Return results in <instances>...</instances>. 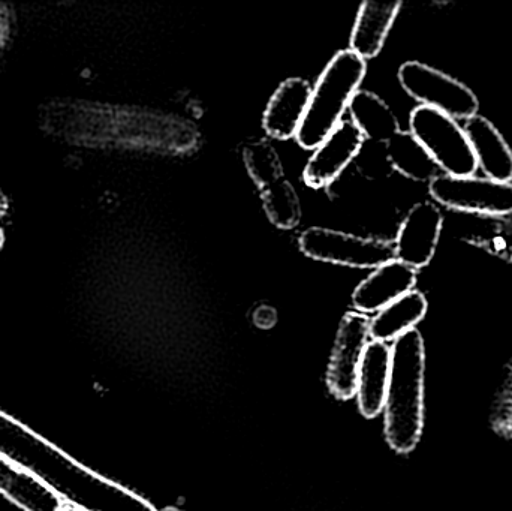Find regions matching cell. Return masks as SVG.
Masks as SVG:
<instances>
[{
    "label": "cell",
    "instance_id": "6da1fadb",
    "mask_svg": "<svg viewBox=\"0 0 512 511\" xmlns=\"http://www.w3.org/2000/svg\"><path fill=\"white\" fill-rule=\"evenodd\" d=\"M0 453L29 471L69 506L86 511H158L146 498L84 467L0 410Z\"/></svg>",
    "mask_w": 512,
    "mask_h": 511
},
{
    "label": "cell",
    "instance_id": "7a4b0ae2",
    "mask_svg": "<svg viewBox=\"0 0 512 511\" xmlns=\"http://www.w3.org/2000/svg\"><path fill=\"white\" fill-rule=\"evenodd\" d=\"M426 350L421 333L409 330L391 347V374L385 399V437L397 453L417 447L424 425Z\"/></svg>",
    "mask_w": 512,
    "mask_h": 511
},
{
    "label": "cell",
    "instance_id": "3957f363",
    "mask_svg": "<svg viewBox=\"0 0 512 511\" xmlns=\"http://www.w3.org/2000/svg\"><path fill=\"white\" fill-rule=\"evenodd\" d=\"M366 71V60L351 50L339 51L325 66L295 137L303 149L315 150L339 126Z\"/></svg>",
    "mask_w": 512,
    "mask_h": 511
},
{
    "label": "cell",
    "instance_id": "277c9868",
    "mask_svg": "<svg viewBox=\"0 0 512 511\" xmlns=\"http://www.w3.org/2000/svg\"><path fill=\"white\" fill-rule=\"evenodd\" d=\"M412 135L426 147L438 167L448 176H474L477 159L465 129L453 117L433 110L415 108L409 119Z\"/></svg>",
    "mask_w": 512,
    "mask_h": 511
},
{
    "label": "cell",
    "instance_id": "5b68a950",
    "mask_svg": "<svg viewBox=\"0 0 512 511\" xmlns=\"http://www.w3.org/2000/svg\"><path fill=\"white\" fill-rule=\"evenodd\" d=\"M298 246L312 260L354 269H378L382 264L396 260L394 243L331 228H307L298 237Z\"/></svg>",
    "mask_w": 512,
    "mask_h": 511
},
{
    "label": "cell",
    "instance_id": "8992f818",
    "mask_svg": "<svg viewBox=\"0 0 512 511\" xmlns=\"http://www.w3.org/2000/svg\"><path fill=\"white\" fill-rule=\"evenodd\" d=\"M399 81L405 92L424 107L441 111L453 119H471L480 101L466 84L426 63L406 62L400 66Z\"/></svg>",
    "mask_w": 512,
    "mask_h": 511
},
{
    "label": "cell",
    "instance_id": "52a82bcc",
    "mask_svg": "<svg viewBox=\"0 0 512 511\" xmlns=\"http://www.w3.org/2000/svg\"><path fill=\"white\" fill-rule=\"evenodd\" d=\"M433 200L459 212L484 216L512 213V183L475 176L439 174L430 182Z\"/></svg>",
    "mask_w": 512,
    "mask_h": 511
},
{
    "label": "cell",
    "instance_id": "ba28073f",
    "mask_svg": "<svg viewBox=\"0 0 512 511\" xmlns=\"http://www.w3.org/2000/svg\"><path fill=\"white\" fill-rule=\"evenodd\" d=\"M369 327V318L360 312H348L340 323L327 372L328 389L340 401L357 395L358 372L369 344Z\"/></svg>",
    "mask_w": 512,
    "mask_h": 511
},
{
    "label": "cell",
    "instance_id": "9c48e42d",
    "mask_svg": "<svg viewBox=\"0 0 512 511\" xmlns=\"http://www.w3.org/2000/svg\"><path fill=\"white\" fill-rule=\"evenodd\" d=\"M441 210L430 203L415 204L400 225L394 240V257L406 266L418 270L426 267L435 257L442 233Z\"/></svg>",
    "mask_w": 512,
    "mask_h": 511
},
{
    "label": "cell",
    "instance_id": "30bf717a",
    "mask_svg": "<svg viewBox=\"0 0 512 511\" xmlns=\"http://www.w3.org/2000/svg\"><path fill=\"white\" fill-rule=\"evenodd\" d=\"M364 135L352 120H342L316 147L307 161L303 179L313 189L331 185L363 149Z\"/></svg>",
    "mask_w": 512,
    "mask_h": 511
},
{
    "label": "cell",
    "instance_id": "8fae6325",
    "mask_svg": "<svg viewBox=\"0 0 512 511\" xmlns=\"http://www.w3.org/2000/svg\"><path fill=\"white\" fill-rule=\"evenodd\" d=\"M417 270L399 260H391L373 270L352 294V305L360 314H373L414 290Z\"/></svg>",
    "mask_w": 512,
    "mask_h": 511
},
{
    "label": "cell",
    "instance_id": "7c38bea8",
    "mask_svg": "<svg viewBox=\"0 0 512 511\" xmlns=\"http://www.w3.org/2000/svg\"><path fill=\"white\" fill-rule=\"evenodd\" d=\"M310 96L312 87L303 78H289L283 81L265 108L262 117L265 132L276 140H291L297 137L309 107Z\"/></svg>",
    "mask_w": 512,
    "mask_h": 511
},
{
    "label": "cell",
    "instance_id": "4fadbf2b",
    "mask_svg": "<svg viewBox=\"0 0 512 511\" xmlns=\"http://www.w3.org/2000/svg\"><path fill=\"white\" fill-rule=\"evenodd\" d=\"M465 132L474 150L477 165L487 179L511 183L512 150L501 132L486 117L475 114L466 120Z\"/></svg>",
    "mask_w": 512,
    "mask_h": 511
},
{
    "label": "cell",
    "instance_id": "5bb4252c",
    "mask_svg": "<svg viewBox=\"0 0 512 511\" xmlns=\"http://www.w3.org/2000/svg\"><path fill=\"white\" fill-rule=\"evenodd\" d=\"M390 374L391 348L385 342H369L357 383L358 408L366 419H373L384 410Z\"/></svg>",
    "mask_w": 512,
    "mask_h": 511
},
{
    "label": "cell",
    "instance_id": "9a60e30c",
    "mask_svg": "<svg viewBox=\"0 0 512 511\" xmlns=\"http://www.w3.org/2000/svg\"><path fill=\"white\" fill-rule=\"evenodd\" d=\"M400 8H402V2L366 0L361 3L354 29H352L349 50L363 60L378 56L384 48Z\"/></svg>",
    "mask_w": 512,
    "mask_h": 511
},
{
    "label": "cell",
    "instance_id": "2e32d148",
    "mask_svg": "<svg viewBox=\"0 0 512 511\" xmlns=\"http://www.w3.org/2000/svg\"><path fill=\"white\" fill-rule=\"evenodd\" d=\"M0 494L24 511H60L63 501L29 471L0 453Z\"/></svg>",
    "mask_w": 512,
    "mask_h": 511
},
{
    "label": "cell",
    "instance_id": "e0dca14e",
    "mask_svg": "<svg viewBox=\"0 0 512 511\" xmlns=\"http://www.w3.org/2000/svg\"><path fill=\"white\" fill-rule=\"evenodd\" d=\"M427 308L429 303L423 293L417 290L409 291L405 296L376 312L375 317L370 320V338L372 341L385 344L396 341L399 336L415 329V326L426 317Z\"/></svg>",
    "mask_w": 512,
    "mask_h": 511
},
{
    "label": "cell",
    "instance_id": "ac0fdd59",
    "mask_svg": "<svg viewBox=\"0 0 512 511\" xmlns=\"http://www.w3.org/2000/svg\"><path fill=\"white\" fill-rule=\"evenodd\" d=\"M348 110L352 122L367 140L387 144L394 135L402 131L396 114L375 93L358 90Z\"/></svg>",
    "mask_w": 512,
    "mask_h": 511
},
{
    "label": "cell",
    "instance_id": "d6986e66",
    "mask_svg": "<svg viewBox=\"0 0 512 511\" xmlns=\"http://www.w3.org/2000/svg\"><path fill=\"white\" fill-rule=\"evenodd\" d=\"M387 159L394 170L415 182H432L441 168L411 131H400L387 144Z\"/></svg>",
    "mask_w": 512,
    "mask_h": 511
},
{
    "label": "cell",
    "instance_id": "ffe728a7",
    "mask_svg": "<svg viewBox=\"0 0 512 511\" xmlns=\"http://www.w3.org/2000/svg\"><path fill=\"white\" fill-rule=\"evenodd\" d=\"M262 206L265 215L274 227L280 230H292L301 221V203L297 191L291 182L283 177L261 191Z\"/></svg>",
    "mask_w": 512,
    "mask_h": 511
},
{
    "label": "cell",
    "instance_id": "44dd1931",
    "mask_svg": "<svg viewBox=\"0 0 512 511\" xmlns=\"http://www.w3.org/2000/svg\"><path fill=\"white\" fill-rule=\"evenodd\" d=\"M243 161L255 185L265 189L283 179V165L279 153L267 140L249 143L243 150Z\"/></svg>",
    "mask_w": 512,
    "mask_h": 511
},
{
    "label": "cell",
    "instance_id": "7402d4cb",
    "mask_svg": "<svg viewBox=\"0 0 512 511\" xmlns=\"http://www.w3.org/2000/svg\"><path fill=\"white\" fill-rule=\"evenodd\" d=\"M490 227L492 231H484L472 243L512 263V222L499 221Z\"/></svg>",
    "mask_w": 512,
    "mask_h": 511
},
{
    "label": "cell",
    "instance_id": "603a6c76",
    "mask_svg": "<svg viewBox=\"0 0 512 511\" xmlns=\"http://www.w3.org/2000/svg\"><path fill=\"white\" fill-rule=\"evenodd\" d=\"M8 212V198L3 194L2 189H0V216L5 215Z\"/></svg>",
    "mask_w": 512,
    "mask_h": 511
},
{
    "label": "cell",
    "instance_id": "cb8c5ba5",
    "mask_svg": "<svg viewBox=\"0 0 512 511\" xmlns=\"http://www.w3.org/2000/svg\"><path fill=\"white\" fill-rule=\"evenodd\" d=\"M60 511H86V510H81V509H77V507L68 506V507H63V509Z\"/></svg>",
    "mask_w": 512,
    "mask_h": 511
},
{
    "label": "cell",
    "instance_id": "d4e9b609",
    "mask_svg": "<svg viewBox=\"0 0 512 511\" xmlns=\"http://www.w3.org/2000/svg\"><path fill=\"white\" fill-rule=\"evenodd\" d=\"M3 243H5V234H3V230L0 228V249H2Z\"/></svg>",
    "mask_w": 512,
    "mask_h": 511
},
{
    "label": "cell",
    "instance_id": "484cf974",
    "mask_svg": "<svg viewBox=\"0 0 512 511\" xmlns=\"http://www.w3.org/2000/svg\"><path fill=\"white\" fill-rule=\"evenodd\" d=\"M162 511H180V510L176 509V507H167V509H164Z\"/></svg>",
    "mask_w": 512,
    "mask_h": 511
}]
</instances>
